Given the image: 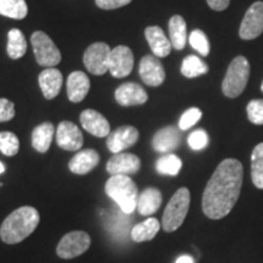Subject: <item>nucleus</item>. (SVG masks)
<instances>
[{
	"label": "nucleus",
	"mask_w": 263,
	"mask_h": 263,
	"mask_svg": "<svg viewBox=\"0 0 263 263\" xmlns=\"http://www.w3.org/2000/svg\"><path fill=\"white\" fill-rule=\"evenodd\" d=\"M168 32L171 44L177 50H182L185 47L186 39V24L184 18L179 15H174L171 17L168 22Z\"/></svg>",
	"instance_id": "obj_25"
},
{
	"label": "nucleus",
	"mask_w": 263,
	"mask_h": 263,
	"mask_svg": "<svg viewBox=\"0 0 263 263\" xmlns=\"http://www.w3.org/2000/svg\"><path fill=\"white\" fill-rule=\"evenodd\" d=\"M28 14V6L25 0H0V15L6 17L22 20Z\"/></svg>",
	"instance_id": "obj_27"
},
{
	"label": "nucleus",
	"mask_w": 263,
	"mask_h": 263,
	"mask_svg": "<svg viewBox=\"0 0 263 263\" xmlns=\"http://www.w3.org/2000/svg\"><path fill=\"white\" fill-rule=\"evenodd\" d=\"M250 64L248 59L238 57L230 62L226 77L222 82V91L227 98H238L248 85Z\"/></svg>",
	"instance_id": "obj_5"
},
{
	"label": "nucleus",
	"mask_w": 263,
	"mask_h": 263,
	"mask_svg": "<svg viewBox=\"0 0 263 263\" xmlns=\"http://www.w3.org/2000/svg\"><path fill=\"white\" fill-rule=\"evenodd\" d=\"M210 8L215 11H223L229 6L230 0H206Z\"/></svg>",
	"instance_id": "obj_38"
},
{
	"label": "nucleus",
	"mask_w": 263,
	"mask_h": 263,
	"mask_svg": "<svg viewBox=\"0 0 263 263\" xmlns=\"http://www.w3.org/2000/svg\"><path fill=\"white\" fill-rule=\"evenodd\" d=\"M132 0H95L97 5L104 10H114L128 5Z\"/></svg>",
	"instance_id": "obj_37"
},
{
	"label": "nucleus",
	"mask_w": 263,
	"mask_h": 263,
	"mask_svg": "<svg viewBox=\"0 0 263 263\" xmlns=\"http://www.w3.org/2000/svg\"><path fill=\"white\" fill-rule=\"evenodd\" d=\"M57 143L61 149L77 151L83 145V136L80 128L70 121H64L58 126Z\"/></svg>",
	"instance_id": "obj_13"
},
{
	"label": "nucleus",
	"mask_w": 263,
	"mask_h": 263,
	"mask_svg": "<svg viewBox=\"0 0 263 263\" xmlns=\"http://www.w3.org/2000/svg\"><path fill=\"white\" fill-rule=\"evenodd\" d=\"M90 236L88 233L76 230V232L67 233L62 236L57 248V254L59 257L64 259L74 258L84 254L90 246Z\"/></svg>",
	"instance_id": "obj_7"
},
{
	"label": "nucleus",
	"mask_w": 263,
	"mask_h": 263,
	"mask_svg": "<svg viewBox=\"0 0 263 263\" xmlns=\"http://www.w3.org/2000/svg\"><path fill=\"white\" fill-rule=\"evenodd\" d=\"M31 43L34 51L35 60L44 67H54L60 64L61 52L47 33L37 31L32 34Z\"/></svg>",
	"instance_id": "obj_6"
},
{
	"label": "nucleus",
	"mask_w": 263,
	"mask_h": 263,
	"mask_svg": "<svg viewBox=\"0 0 263 263\" xmlns=\"http://www.w3.org/2000/svg\"><path fill=\"white\" fill-rule=\"evenodd\" d=\"M190 206V192L186 188H180L171 197L168 205L164 209L162 216V228L164 232L172 233L183 224L188 215Z\"/></svg>",
	"instance_id": "obj_4"
},
{
	"label": "nucleus",
	"mask_w": 263,
	"mask_h": 263,
	"mask_svg": "<svg viewBox=\"0 0 263 263\" xmlns=\"http://www.w3.org/2000/svg\"><path fill=\"white\" fill-rule=\"evenodd\" d=\"M20 150V140L11 132H0V151L5 156H15Z\"/></svg>",
	"instance_id": "obj_31"
},
{
	"label": "nucleus",
	"mask_w": 263,
	"mask_h": 263,
	"mask_svg": "<svg viewBox=\"0 0 263 263\" xmlns=\"http://www.w3.org/2000/svg\"><path fill=\"white\" fill-rule=\"evenodd\" d=\"M251 179L256 188L263 189V143L256 145L251 154Z\"/></svg>",
	"instance_id": "obj_29"
},
{
	"label": "nucleus",
	"mask_w": 263,
	"mask_h": 263,
	"mask_svg": "<svg viewBox=\"0 0 263 263\" xmlns=\"http://www.w3.org/2000/svg\"><path fill=\"white\" fill-rule=\"evenodd\" d=\"M189 43L192 48L199 52L201 57H207L210 54V42L206 34L200 29H194L189 35Z\"/></svg>",
	"instance_id": "obj_32"
},
{
	"label": "nucleus",
	"mask_w": 263,
	"mask_h": 263,
	"mask_svg": "<svg viewBox=\"0 0 263 263\" xmlns=\"http://www.w3.org/2000/svg\"><path fill=\"white\" fill-rule=\"evenodd\" d=\"M201 117H202V112L200 108H197V107L189 108V110H186L185 112L182 115V117H180L179 129L180 130H188L189 128L195 126Z\"/></svg>",
	"instance_id": "obj_34"
},
{
	"label": "nucleus",
	"mask_w": 263,
	"mask_h": 263,
	"mask_svg": "<svg viewBox=\"0 0 263 263\" xmlns=\"http://www.w3.org/2000/svg\"><path fill=\"white\" fill-rule=\"evenodd\" d=\"M244 170L240 161L226 159L206 184L202 195V211L211 219L224 218L238 201L241 193Z\"/></svg>",
	"instance_id": "obj_1"
},
{
	"label": "nucleus",
	"mask_w": 263,
	"mask_h": 263,
	"mask_svg": "<svg viewBox=\"0 0 263 263\" xmlns=\"http://www.w3.org/2000/svg\"><path fill=\"white\" fill-rule=\"evenodd\" d=\"M140 159L137 155L118 153L114 154V156L107 161L106 170L111 176H117V174L129 176V174L137 173L140 170Z\"/></svg>",
	"instance_id": "obj_14"
},
{
	"label": "nucleus",
	"mask_w": 263,
	"mask_h": 263,
	"mask_svg": "<svg viewBox=\"0 0 263 263\" xmlns=\"http://www.w3.org/2000/svg\"><path fill=\"white\" fill-rule=\"evenodd\" d=\"M80 120L82 127H83L88 133L93 134L94 137L104 138L108 137V134H110V123H108L106 118H105L100 112H98V111L91 110V108L84 110L83 112L81 114Z\"/></svg>",
	"instance_id": "obj_16"
},
{
	"label": "nucleus",
	"mask_w": 263,
	"mask_h": 263,
	"mask_svg": "<svg viewBox=\"0 0 263 263\" xmlns=\"http://www.w3.org/2000/svg\"><path fill=\"white\" fill-rule=\"evenodd\" d=\"M138 139H139V132L137 128L132 126H122L108 134L106 145L111 153L118 154L123 153V150L134 145Z\"/></svg>",
	"instance_id": "obj_12"
},
{
	"label": "nucleus",
	"mask_w": 263,
	"mask_h": 263,
	"mask_svg": "<svg viewBox=\"0 0 263 263\" xmlns=\"http://www.w3.org/2000/svg\"><path fill=\"white\" fill-rule=\"evenodd\" d=\"M263 32V3L256 2L246 11L240 25L239 35L245 41L257 38Z\"/></svg>",
	"instance_id": "obj_9"
},
{
	"label": "nucleus",
	"mask_w": 263,
	"mask_h": 263,
	"mask_svg": "<svg viewBox=\"0 0 263 263\" xmlns=\"http://www.w3.org/2000/svg\"><path fill=\"white\" fill-rule=\"evenodd\" d=\"M8 55L14 60L21 59L27 51V42L26 38L20 29L12 28L8 33Z\"/></svg>",
	"instance_id": "obj_26"
},
{
	"label": "nucleus",
	"mask_w": 263,
	"mask_h": 263,
	"mask_svg": "<svg viewBox=\"0 0 263 263\" xmlns=\"http://www.w3.org/2000/svg\"><path fill=\"white\" fill-rule=\"evenodd\" d=\"M162 203V194L157 188H146L139 194L137 210L141 216L154 215Z\"/></svg>",
	"instance_id": "obj_22"
},
{
	"label": "nucleus",
	"mask_w": 263,
	"mask_h": 263,
	"mask_svg": "<svg viewBox=\"0 0 263 263\" xmlns=\"http://www.w3.org/2000/svg\"><path fill=\"white\" fill-rule=\"evenodd\" d=\"M115 99L121 106H136L147 101V93L143 87L133 82L121 84L115 91Z\"/></svg>",
	"instance_id": "obj_15"
},
{
	"label": "nucleus",
	"mask_w": 263,
	"mask_h": 263,
	"mask_svg": "<svg viewBox=\"0 0 263 263\" xmlns=\"http://www.w3.org/2000/svg\"><path fill=\"white\" fill-rule=\"evenodd\" d=\"M55 128L50 122L39 124L33 129L32 133V146L38 153H47L51 145L52 137H54Z\"/></svg>",
	"instance_id": "obj_23"
},
{
	"label": "nucleus",
	"mask_w": 263,
	"mask_h": 263,
	"mask_svg": "<svg viewBox=\"0 0 263 263\" xmlns=\"http://www.w3.org/2000/svg\"><path fill=\"white\" fill-rule=\"evenodd\" d=\"M39 87L45 99L51 100L57 98L62 87V74L58 68L48 67L39 74Z\"/></svg>",
	"instance_id": "obj_19"
},
{
	"label": "nucleus",
	"mask_w": 263,
	"mask_h": 263,
	"mask_svg": "<svg viewBox=\"0 0 263 263\" xmlns=\"http://www.w3.org/2000/svg\"><path fill=\"white\" fill-rule=\"evenodd\" d=\"M90 89L89 77L81 71H74L67 78V97L72 103H81Z\"/></svg>",
	"instance_id": "obj_21"
},
{
	"label": "nucleus",
	"mask_w": 263,
	"mask_h": 263,
	"mask_svg": "<svg viewBox=\"0 0 263 263\" xmlns=\"http://www.w3.org/2000/svg\"><path fill=\"white\" fill-rule=\"evenodd\" d=\"M161 228L160 222L154 217L145 219L144 222L138 223L130 230V238L136 242L149 241L155 238Z\"/></svg>",
	"instance_id": "obj_24"
},
{
	"label": "nucleus",
	"mask_w": 263,
	"mask_h": 263,
	"mask_svg": "<svg viewBox=\"0 0 263 263\" xmlns=\"http://www.w3.org/2000/svg\"><path fill=\"white\" fill-rule=\"evenodd\" d=\"M261 90H262V93H263V82H262V84H261Z\"/></svg>",
	"instance_id": "obj_41"
},
{
	"label": "nucleus",
	"mask_w": 263,
	"mask_h": 263,
	"mask_svg": "<svg viewBox=\"0 0 263 263\" xmlns=\"http://www.w3.org/2000/svg\"><path fill=\"white\" fill-rule=\"evenodd\" d=\"M105 193L117 203L118 209L127 215H132L137 209L138 188L133 179L123 174L111 176L105 184Z\"/></svg>",
	"instance_id": "obj_3"
},
{
	"label": "nucleus",
	"mask_w": 263,
	"mask_h": 263,
	"mask_svg": "<svg viewBox=\"0 0 263 263\" xmlns=\"http://www.w3.org/2000/svg\"><path fill=\"white\" fill-rule=\"evenodd\" d=\"M111 49L106 43H94L89 45L83 55V62L91 74L101 76L108 71V58Z\"/></svg>",
	"instance_id": "obj_8"
},
{
	"label": "nucleus",
	"mask_w": 263,
	"mask_h": 263,
	"mask_svg": "<svg viewBox=\"0 0 263 263\" xmlns=\"http://www.w3.org/2000/svg\"><path fill=\"white\" fill-rule=\"evenodd\" d=\"M174 263H194V258L189 255H182Z\"/></svg>",
	"instance_id": "obj_39"
},
{
	"label": "nucleus",
	"mask_w": 263,
	"mask_h": 263,
	"mask_svg": "<svg viewBox=\"0 0 263 263\" xmlns=\"http://www.w3.org/2000/svg\"><path fill=\"white\" fill-rule=\"evenodd\" d=\"M248 118L251 123L262 126L263 124V100L262 99H255L248 104L246 107Z\"/></svg>",
	"instance_id": "obj_33"
},
{
	"label": "nucleus",
	"mask_w": 263,
	"mask_h": 263,
	"mask_svg": "<svg viewBox=\"0 0 263 263\" xmlns=\"http://www.w3.org/2000/svg\"><path fill=\"white\" fill-rule=\"evenodd\" d=\"M182 160L174 154H166L156 161V171L164 176H177L182 170Z\"/></svg>",
	"instance_id": "obj_30"
},
{
	"label": "nucleus",
	"mask_w": 263,
	"mask_h": 263,
	"mask_svg": "<svg viewBox=\"0 0 263 263\" xmlns=\"http://www.w3.org/2000/svg\"><path fill=\"white\" fill-rule=\"evenodd\" d=\"M145 38L153 54L156 58H166L168 57L171 50H172V44H171L170 38L166 37L162 28L159 26H150L145 29Z\"/></svg>",
	"instance_id": "obj_18"
},
{
	"label": "nucleus",
	"mask_w": 263,
	"mask_h": 263,
	"mask_svg": "<svg viewBox=\"0 0 263 263\" xmlns=\"http://www.w3.org/2000/svg\"><path fill=\"white\" fill-rule=\"evenodd\" d=\"M39 212L32 206H22L6 217L0 227V238L14 245L28 238L39 224Z\"/></svg>",
	"instance_id": "obj_2"
},
{
	"label": "nucleus",
	"mask_w": 263,
	"mask_h": 263,
	"mask_svg": "<svg viewBox=\"0 0 263 263\" xmlns=\"http://www.w3.org/2000/svg\"><path fill=\"white\" fill-rule=\"evenodd\" d=\"M133 52L126 45H118L111 50L108 58V71L116 78L127 77L133 70Z\"/></svg>",
	"instance_id": "obj_10"
},
{
	"label": "nucleus",
	"mask_w": 263,
	"mask_h": 263,
	"mask_svg": "<svg viewBox=\"0 0 263 263\" xmlns=\"http://www.w3.org/2000/svg\"><path fill=\"white\" fill-rule=\"evenodd\" d=\"M182 74L186 78H195L209 72V66L196 55H189L184 59L180 67Z\"/></svg>",
	"instance_id": "obj_28"
},
{
	"label": "nucleus",
	"mask_w": 263,
	"mask_h": 263,
	"mask_svg": "<svg viewBox=\"0 0 263 263\" xmlns=\"http://www.w3.org/2000/svg\"><path fill=\"white\" fill-rule=\"evenodd\" d=\"M100 156L97 151L93 149H85L77 153L72 157L70 162H68V168L72 173L78 174V176H83V174L89 173L98 166Z\"/></svg>",
	"instance_id": "obj_20"
},
{
	"label": "nucleus",
	"mask_w": 263,
	"mask_h": 263,
	"mask_svg": "<svg viewBox=\"0 0 263 263\" xmlns=\"http://www.w3.org/2000/svg\"><path fill=\"white\" fill-rule=\"evenodd\" d=\"M4 172H5V166H4V163L0 161V174H3Z\"/></svg>",
	"instance_id": "obj_40"
},
{
	"label": "nucleus",
	"mask_w": 263,
	"mask_h": 263,
	"mask_svg": "<svg viewBox=\"0 0 263 263\" xmlns=\"http://www.w3.org/2000/svg\"><path fill=\"white\" fill-rule=\"evenodd\" d=\"M15 117V105L5 98H0V122H8Z\"/></svg>",
	"instance_id": "obj_36"
},
{
	"label": "nucleus",
	"mask_w": 263,
	"mask_h": 263,
	"mask_svg": "<svg viewBox=\"0 0 263 263\" xmlns=\"http://www.w3.org/2000/svg\"><path fill=\"white\" fill-rule=\"evenodd\" d=\"M139 74L144 83L149 87H159L164 82L166 73L160 59L155 55H145L140 60Z\"/></svg>",
	"instance_id": "obj_11"
},
{
	"label": "nucleus",
	"mask_w": 263,
	"mask_h": 263,
	"mask_svg": "<svg viewBox=\"0 0 263 263\" xmlns=\"http://www.w3.org/2000/svg\"><path fill=\"white\" fill-rule=\"evenodd\" d=\"M180 144V132L176 127H164L157 130L153 138V147L157 153L170 154Z\"/></svg>",
	"instance_id": "obj_17"
},
{
	"label": "nucleus",
	"mask_w": 263,
	"mask_h": 263,
	"mask_svg": "<svg viewBox=\"0 0 263 263\" xmlns=\"http://www.w3.org/2000/svg\"><path fill=\"white\" fill-rule=\"evenodd\" d=\"M188 144L193 150H202L209 145V136L203 129H196L188 137Z\"/></svg>",
	"instance_id": "obj_35"
}]
</instances>
